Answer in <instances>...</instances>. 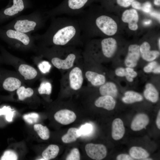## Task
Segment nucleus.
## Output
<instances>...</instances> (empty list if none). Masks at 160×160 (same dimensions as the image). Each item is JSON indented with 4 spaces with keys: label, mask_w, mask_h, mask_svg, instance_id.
<instances>
[{
    "label": "nucleus",
    "mask_w": 160,
    "mask_h": 160,
    "mask_svg": "<svg viewBox=\"0 0 160 160\" xmlns=\"http://www.w3.org/2000/svg\"><path fill=\"white\" fill-rule=\"evenodd\" d=\"M151 15L154 17L158 18L159 19V15L157 13H151Z\"/></svg>",
    "instance_id": "c03bdc74"
},
{
    "label": "nucleus",
    "mask_w": 160,
    "mask_h": 160,
    "mask_svg": "<svg viewBox=\"0 0 160 160\" xmlns=\"http://www.w3.org/2000/svg\"><path fill=\"white\" fill-rule=\"evenodd\" d=\"M33 128L35 131L42 139L47 140L49 138V131L46 126L40 124H36L34 125Z\"/></svg>",
    "instance_id": "393cba45"
},
{
    "label": "nucleus",
    "mask_w": 160,
    "mask_h": 160,
    "mask_svg": "<svg viewBox=\"0 0 160 160\" xmlns=\"http://www.w3.org/2000/svg\"><path fill=\"white\" fill-rule=\"evenodd\" d=\"M156 124L157 127L159 129H160V110L158 112L157 116L156 121Z\"/></svg>",
    "instance_id": "ea45409f"
},
{
    "label": "nucleus",
    "mask_w": 160,
    "mask_h": 160,
    "mask_svg": "<svg viewBox=\"0 0 160 160\" xmlns=\"http://www.w3.org/2000/svg\"><path fill=\"white\" fill-rule=\"evenodd\" d=\"M31 5L29 0H9L6 7L0 10V24L17 16Z\"/></svg>",
    "instance_id": "39448f33"
},
{
    "label": "nucleus",
    "mask_w": 160,
    "mask_h": 160,
    "mask_svg": "<svg viewBox=\"0 0 160 160\" xmlns=\"http://www.w3.org/2000/svg\"><path fill=\"white\" fill-rule=\"evenodd\" d=\"M160 38H159V40H158V46H159V49H160Z\"/></svg>",
    "instance_id": "49530a36"
},
{
    "label": "nucleus",
    "mask_w": 160,
    "mask_h": 160,
    "mask_svg": "<svg viewBox=\"0 0 160 160\" xmlns=\"http://www.w3.org/2000/svg\"><path fill=\"white\" fill-rule=\"evenodd\" d=\"M92 129V125L90 124L86 123L82 125L78 129V133L80 136L82 135H86L90 133Z\"/></svg>",
    "instance_id": "c85d7f7f"
},
{
    "label": "nucleus",
    "mask_w": 160,
    "mask_h": 160,
    "mask_svg": "<svg viewBox=\"0 0 160 160\" xmlns=\"http://www.w3.org/2000/svg\"><path fill=\"white\" fill-rule=\"evenodd\" d=\"M121 19L123 22L128 23L130 30L136 31L138 29V15L137 11L135 9L125 10L122 14Z\"/></svg>",
    "instance_id": "9d476101"
},
{
    "label": "nucleus",
    "mask_w": 160,
    "mask_h": 160,
    "mask_svg": "<svg viewBox=\"0 0 160 160\" xmlns=\"http://www.w3.org/2000/svg\"><path fill=\"white\" fill-rule=\"evenodd\" d=\"M131 5L133 8L136 9H141L142 8L141 3L138 1H134L132 2Z\"/></svg>",
    "instance_id": "58836bf2"
},
{
    "label": "nucleus",
    "mask_w": 160,
    "mask_h": 160,
    "mask_svg": "<svg viewBox=\"0 0 160 160\" xmlns=\"http://www.w3.org/2000/svg\"><path fill=\"white\" fill-rule=\"evenodd\" d=\"M0 37L9 45L17 42L23 44L28 49L34 46L35 40L33 36L16 30L1 28L0 29Z\"/></svg>",
    "instance_id": "20e7f679"
},
{
    "label": "nucleus",
    "mask_w": 160,
    "mask_h": 160,
    "mask_svg": "<svg viewBox=\"0 0 160 160\" xmlns=\"http://www.w3.org/2000/svg\"><path fill=\"white\" fill-rule=\"evenodd\" d=\"M16 92L19 100L22 101L32 96L34 91L30 87L26 88L25 87L21 86L17 89Z\"/></svg>",
    "instance_id": "b1692460"
},
{
    "label": "nucleus",
    "mask_w": 160,
    "mask_h": 160,
    "mask_svg": "<svg viewBox=\"0 0 160 160\" xmlns=\"http://www.w3.org/2000/svg\"><path fill=\"white\" fill-rule=\"evenodd\" d=\"M144 95L146 99L153 103L157 102L159 99V93L154 86L151 83H148L146 85Z\"/></svg>",
    "instance_id": "6ab92c4d"
},
{
    "label": "nucleus",
    "mask_w": 160,
    "mask_h": 160,
    "mask_svg": "<svg viewBox=\"0 0 160 160\" xmlns=\"http://www.w3.org/2000/svg\"><path fill=\"white\" fill-rule=\"evenodd\" d=\"M155 73H160V66L159 65H158L152 71Z\"/></svg>",
    "instance_id": "a19ab883"
},
{
    "label": "nucleus",
    "mask_w": 160,
    "mask_h": 160,
    "mask_svg": "<svg viewBox=\"0 0 160 160\" xmlns=\"http://www.w3.org/2000/svg\"><path fill=\"white\" fill-rule=\"evenodd\" d=\"M100 44L103 55L108 58L112 57L117 48L116 40L111 37L105 38L101 40Z\"/></svg>",
    "instance_id": "1a4fd4ad"
},
{
    "label": "nucleus",
    "mask_w": 160,
    "mask_h": 160,
    "mask_svg": "<svg viewBox=\"0 0 160 160\" xmlns=\"http://www.w3.org/2000/svg\"><path fill=\"white\" fill-rule=\"evenodd\" d=\"M151 4L148 2L144 3L142 6L141 9L145 12H149L151 10Z\"/></svg>",
    "instance_id": "e433bc0d"
},
{
    "label": "nucleus",
    "mask_w": 160,
    "mask_h": 160,
    "mask_svg": "<svg viewBox=\"0 0 160 160\" xmlns=\"http://www.w3.org/2000/svg\"><path fill=\"white\" fill-rule=\"evenodd\" d=\"M85 75L88 81L94 86H101L105 81V78L103 75L95 72L87 71Z\"/></svg>",
    "instance_id": "f3484780"
},
{
    "label": "nucleus",
    "mask_w": 160,
    "mask_h": 160,
    "mask_svg": "<svg viewBox=\"0 0 160 160\" xmlns=\"http://www.w3.org/2000/svg\"><path fill=\"white\" fill-rule=\"evenodd\" d=\"M116 101L113 97L108 95L102 96L95 101V105L102 108L108 111L113 109L116 105Z\"/></svg>",
    "instance_id": "2eb2a0df"
},
{
    "label": "nucleus",
    "mask_w": 160,
    "mask_h": 160,
    "mask_svg": "<svg viewBox=\"0 0 160 160\" xmlns=\"http://www.w3.org/2000/svg\"><path fill=\"white\" fill-rule=\"evenodd\" d=\"M18 71L26 80H32L35 78L38 74L36 69L26 64H21L18 67Z\"/></svg>",
    "instance_id": "dca6fc26"
},
{
    "label": "nucleus",
    "mask_w": 160,
    "mask_h": 160,
    "mask_svg": "<svg viewBox=\"0 0 160 160\" xmlns=\"http://www.w3.org/2000/svg\"><path fill=\"white\" fill-rule=\"evenodd\" d=\"M140 55V46L136 44L130 45L128 47V53L125 60V65L130 68L135 67Z\"/></svg>",
    "instance_id": "0eeeda50"
},
{
    "label": "nucleus",
    "mask_w": 160,
    "mask_h": 160,
    "mask_svg": "<svg viewBox=\"0 0 160 160\" xmlns=\"http://www.w3.org/2000/svg\"><path fill=\"white\" fill-rule=\"evenodd\" d=\"M2 61H3V59L1 55V56H0V63Z\"/></svg>",
    "instance_id": "a18cd8bd"
},
{
    "label": "nucleus",
    "mask_w": 160,
    "mask_h": 160,
    "mask_svg": "<svg viewBox=\"0 0 160 160\" xmlns=\"http://www.w3.org/2000/svg\"><path fill=\"white\" fill-rule=\"evenodd\" d=\"M59 151V147L55 145H49L42 152V156L45 160H49L55 158Z\"/></svg>",
    "instance_id": "412c9836"
},
{
    "label": "nucleus",
    "mask_w": 160,
    "mask_h": 160,
    "mask_svg": "<svg viewBox=\"0 0 160 160\" xmlns=\"http://www.w3.org/2000/svg\"><path fill=\"white\" fill-rule=\"evenodd\" d=\"M99 92L102 96L108 95L115 97L117 95L118 90L114 83L108 82L101 86Z\"/></svg>",
    "instance_id": "a211bd4d"
},
{
    "label": "nucleus",
    "mask_w": 160,
    "mask_h": 160,
    "mask_svg": "<svg viewBox=\"0 0 160 160\" xmlns=\"http://www.w3.org/2000/svg\"><path fill=\"white\" fill-rule=\"evenodd\" d=\"M55 119L60 123L68 125L74 122L76 119V115L73 111L66 109L60 110L56 112L54 115Z\"/></svg>",
    "instance_id": "9b49d317"
},
{
    "label": "nucleus",
    "mask_w": 160,
    "mask_h": 160,
    "mask_svg": "<svg viewBox=\"0 0 160 160\" xmlns=\"http://www.w3.org/2000/svg\"><path fill=\"white\" fill-rule=\"evenodd\" d=\"M117 160H133L131 156L128 155L124 154H120L118 155L117 157Z\"/></svg>",
    "instance_id": "4c0bfd02"
},
{
    "label": "nucleus",
    "mask_w": 160,
    "mask_h": 160,
    "mask_svg": "<svg viewBox=\"0 0 160 160\" xmlns=\"http://www.w3.org/2000/svg\"><path fill=\"white\" fill-rule=\"evenodd\" d=\"M125 128L122 121L119 118L115 119L112 123V137L115 140H118L124 136Z\"/></svg>",
    "instance_id": "4468645a"
},
{
    "label": "nucleus",
    "mask_w": 160,
    "mask_h": 160,
    "mask_svg": "<svg viewBox=\"0 0 160 160\" xmlns=\"http://www.w3.org/2000/svg\"><path fill=\"white\" fill-rule=\"evenodd\" d=\"M93 0H63L56 7L44 12L47 19L62 15L80 14Z\"/></svg>",
    "instance_id": "7ed1b4c3"
},
{
    "label": "nucleus",
    "mask_w": 160,
    "mask_h": 160,
    "mask_svg": "<svg viewBox=\"0 0 160 160\" xmlns=\"http://www.w3.org/2000/svg\"><path fill=\"white\" fill-rule=\"evenodd\" d=\"M44 33L33 36L41 46L52 45L64 47L80 43L82 36L78 20L65 17H52Z\"/></svg>",
    "instance_id": "f257e3e1"
},
{
    "label": "nucleus",
    "mask_w": 160,
    "mask_h": 160,
    "mask_svg": "<svg viewBox=\"0 0 160 160\" xmlns=\"http://www.w3.org/2000/svg\"><path fill=\"white\" fill-rule=\"evenodd\" d=\"M69 81L70 87L77 90L81 87L83 81V77L81 69L78 67L73 68L69 74Z\"/></svg>",
    "instance_id": "6e6552de"
},
{
    "label": "nucleus",
    "mask_w": 160,
    "mask_h": 160,
    "mask_svg": "<svg viewBox=\"0 0 160 160\" xmlns=\"http://www.w3.org/2000/svg\"><path fill=\"white\" fill-rule=\"evenodd\" d=\"M149 118L144 113L137 115L133 120L131 125V129L134 131L140 130L145 128L149 123Z\"/></svg>",
    "instance_id": "ddd939ff"
},
{
    "label": "nucleus",
    "mask_w": 160,
    "mask_h": 160,
    "mask_svg": "<svg viewBox=\"0 0 160 160\" xmlns=\"http://www.w3.org/2000/svg\"><path fill=\"white\" fill-rule=\"evenodd\" d=\"M52 86L51 84L47 81L41 82L38 89L40 94L50 95L52 92Z\"/></svg>",
    "instance_id": "a878e982"
},
{
    "label": "nucleus",
    "mask_w": 160,
    "mask_h": 160,
    "mask_svg": "<svg viewBox=\"0 0 160 160\" xmlns=\"http://www.w3.org/2000/svg\"><path fill=\"white\" fill-rule=\"evenodd\" d=\"M14 111H12L11 108L4 106L2 108L0 109V115H5V119L8 121H11L12 120Z\"/></svg>",
    "instance_id": "cd10ccee"
},
{
    "label": "nucleus",
    "mask_w": 160,
    "mask_h": 160,
    "mask_svg": "<svg viewBox=\"0 0 160 160\" xmlns=\"http://www.w3.org/2000/svg\"><path fill=\"white\" fill-rule=\"evenodd\" d=\"M129 153L132 157L137 159H145L149 156V153L145 149L138 147L134 146L131 148Z\"/></svg>",
    "instance_id": "5701e85b"
},
{
    "label": "nucleus",
    "mask_w": 160,
    "mask_h": 160,
    "mask_svg": "<svg viewBox=\"0 0 160 160\" xmlns=\"http://www.w3.org/2000/svg\"><path fill=\"white\" fill-rule=\"evenodd\" d=\"M150 44L147 42H143L140 46V54L142 58L147 61H152L157 58L160 52L156 50H151Z\"/></svg>",
    "instance_id": "f8f14e48"
},
{
    "label": "nucleus",
    "mask_w": 160,
    "mask_h": 160,
    "mask_svg": "<svg viewBox=\"0 0 160 160\" xmlns=\"http://www.w3.org/2000/svg\"><path fill=\"white\" fill-rule=\"evenodd\" d=\"M127 72V75L125 76H129L131 78H134L137 76V73L134 71L132 68L128 67L125 68Z\"/></svg>",
    "instance_id": "f704fd0d"
},
{
    "label": "nucleus",
    "mask_w": 160,
    "mask_h": 160,
    "mask_svg": "<svg viewBox=\"0 0 160 160\" xmlns=\"http://www.w3.org/2000/svg\"><path fill=\"white\" fill-rule=\"evenodd\" d=\"M158 66L157 63L155 61H152L143 68L144 71L147 73H150Z\"/></svg>",
    "instance_id": "2f4dec72"
},
{
    "label": "nucleus",
    "mask_w": 160,
    "mask_h": 160,
    "mask_svg": "<svg viewBox=\"0 0 160 160\" xmlns=\"http://www.w3.org/2000/svg\"><path fill=\"white\" fill-rule=\"evenodd\" d=\"M143 100L142 96L139 93L131 91H127L124 93V96L122 98V101L128 104L140 102Z\"/></svg>",
    "instance_id": "aec40b11"
},
{
    "label": "nucleus",
    "mask_w": 160,
    "mask_h": 160,
    "mask_svg": "<svg viewBox=\"0 0 160 160\" xmlns=\"http://www.w3.org/2000/svg\"><path fill=\"white\" fill-rule=\"evenodd\" d=\"M42 63L40 64V69L43 73H46L49 70L50 65L47 62L44 61L42 62Z\"/></svg>",
    "instance_id": "72a5a7b5"
},
{
    "label": "nucleus",
    "mask_w": 160,
    "mask_h": 160,
    "mask_svg": "<svg viewBox=\"0 0 160 160\" xmlns=\"http://www.w3.org/2000/svg\"><path fill=\"white\" fill-rule=\"evenodd\" d=\"M80 159L79 152L76 148H73L66 158V160H79Z\"/></svg>",
    "instance_id": "7c9ffc66"
},
{
    "label": "nucleus",
    "mask_w": 160,
    "mask_h": 160,
    "mask_svg": "<svg viewBox=\"0 0 160 160\" xmlns=\"http://www.w3.org/2000/svg\"><path fill=\"white\" fill-rule=\"evenodd\" d=\"M154 3L155 5L159 6L160 4V0H154Z\"/></svg>",
    "instance_id": "37998d69"
},
{
    "label": "nucleus",
    "mask_w": 160,
    "mask_h": 160,
    "mask_svg": "<svg viewBox=\"0 0 160 160\" xmlns=\"http://www.w3.org/2000/svg\"><path fill=\"white\" fill-rule=\"evenodd\" d=\"M23 118L26 122L30 124H32L37 122L39 118V115L37 113H31L25 114Z\"/></svg>",
    "instance_id": "bb28decb"
},
{
    "label": "nucleus",
    "mask_w": 160,
    "mask_h": 160,
    "mask_svg": "<svg viewBox=\"0 0 160 160\" xmlns=\"http://www.w3.org/2000/svg\"><path fill=\"white\" fill-rule=\"evenodd\" d=\"M151 20H148L145 21L144 22V24L145 25H148L150 24L151 23Z\"/></svg>",
    "instance_id": "79ce46f5"
},
{
    "label": "nucleus",
    "mask_w": 160,
    "mask_h": 160,
    "mask_svg": "<svg viewBox=\"0 0 160 160\" xmlns=\"http://www.w3.org/2000/svg\"><path fill=\"white\" fill-rule=\"evenodd\" d=\"M47 19L44 12L36 10L29 14L17 17L2 28L30 34L43 27Z\"/></svg>",
    "instance_id": "f03ea898"
},
{
    "label": "nucleus",
    "mask_w": 160,
    "mask_h": 160,
    "mask_svg": "<svg viewBox=\"0 0 160 160\" xmlns=\"http://www.w3.org/2000/svg\"><path fill=\"white\" fill-rule=\"evenodd\" d=\"M18 159L17 156L14 151L8 150L5 151L1 158L2 160H16Z\"/></svg>",
    "instance_id": "c756f323"
},
{
    "label": "nucleus",
    "mask_w": 160,
    "mask_h": 160,
    "mask_svg": "<svg viewBox=\"0 0 160 160\" xmlns=\"http://www.w3.org/2000/svg\"><path fill=\"white\" fill-rule=\"evenodd\" d=\"M115 73L117 76L120 77L125 76L127 75L125 68L122 67L117 68L115 70Z\"/></svg>",
    "instance_id": "c9c22d12"
},
{
    "label": "nucleus",
    "mask_w": 160,
    "mask_h": 160,
    "mask_svg": "<svg viewBox=\"0 0 160 160\" xmlns=\"http://www.w3.org/2000/svg\"><path fill=\"white\" fill-rule=\"evenodd\" d=\"M85 150L87 155L95 160H102L107 155L106 148L105 145L101 144H87L85 146Z\"/></svg>",
    "instance_id": "423d86ee"
},
{
    "label": "nucleus",
    "mask_w": 160,
    "mask_h": 160,
    "mask_svg": "<svg viewBox=\"0 0 160 160\" xmlns=\"http://www.w3.org/2000/svg\"><path fill=\"white\" fill-rule=\"evenodd\" d=\"M135 0H116L117 4L120 6L127 7H129Z\"/></svg>",
    "instance_id": "473e14b6"
},
{
    "label": "nucleus",
    "mask_w": 160,
    "mask_h": 160,
    "mask_svg": "<svg viewBox=\"0 0 160 160\" xmlns=\"http://www.w3.org/2000/svg\"><path fill=\"white\" fill-rule=\"evenodd\" d=\"M80 136L78 133V129L75 128H71L68 129L67 133L61 138L62 141L68 143L76 141Z\"/></svg>",
    "instance_id": "4be33fe9"
}]
</instances>
